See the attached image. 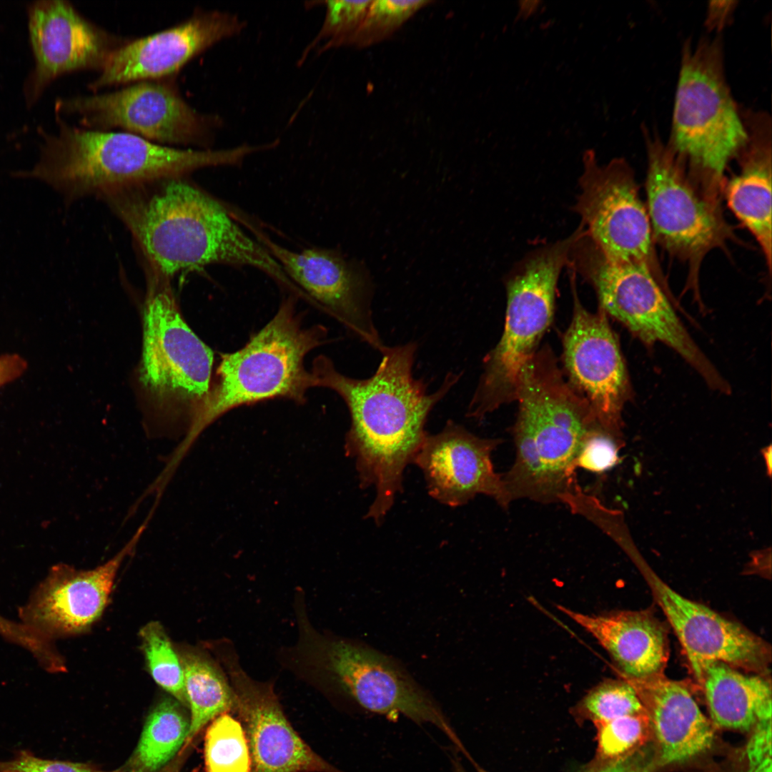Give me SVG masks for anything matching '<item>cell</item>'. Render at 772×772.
<instances>
[{
    "mask_svg": "<svg viewBox=\"0 0 772 772\" xmlns=\"http://www.w3.org/2000/svg\"><path fill=\"white\" fill-rule=\"evenodd\" d=\"M541 3L540 1H520L518 18L525 20L528 19L538 10Z\"/></svg>",
    "mask_w": 772,
    "mask_h": 772,
    "instance_id": "60d3db41",
    "label": "cell"
},
{
    "mask_svg": "<svg viewBox=\"0 0 772 772\" xmlns=\"http://www.w3.org/2000/svg\"><path fill=\"white\" fill-rule=\"evenodd\" d=\"M245 26L234 14L199 9L174 26L130 39L110 56L88 87L96 93L113 86L176 76L194 57L240 34Z\"/></svg>",
    "mask_w": 772,
    "mask_h": 772,
    "instance_id": "ac0fdd59",
    "label": "cell"
},
{
    "mask_svg": "<svg viewBox=\"0 0 772 772\" xmlns=\"http://www.w3.org/2000/svg\"><path fill=\"white\" fill-rule=\"evenodd\" d=\"M294 609L297 640L284 652L287 669L305 681L330 686L370 712L434 725L467 755L437 703L399 662L365 644L318 631L302 594L295 595Z\"/></svg>",
    "mask_w": 772,
    "mask_h": 772,
    "instance_id": "277c9868",
    "label": "cell"
},
{
    "mask_svg": "<svg viewBox=\"0 0 772 772\" xmlns=\"http://www.w3.org/2000/svg\"><path fill=\"white\" fill-rule=\"evenodd\" d=\"M234 696V711L244 730L252 772H344L317 754L285 716L273 685L244 670L228 640L213 645Z\"/></svg>",
    "mask_w": 772,
    "mask_h": 772,
    "instance_id": "9a60e30c",
    "label": "cell"
},
{
    "mask_svg": "<svg viewBox=\"0 0 772 772\" xmlns=\"http://www.w3.org/2000/svg\"><path fill=\"white\" fill-rule=\"evenodd\" d=\"M326 335L322 327L304 328L292 299L240 350L222 356L214 383L190 416L188 432L172 454L181 462L201 432L237 407L275 397L298 402L315 386L304 366L306 355Z\"/></svg>",
    "mask_w": 772,
    "mask_h": 772,
    "instance_id": "5b68a950",
    "label": "cell"
},
{
    "mask_svg": "<svg viewBox=\"0 0 772 772\" xmlns=\"http://www.w3.org/2000/svg\"><path fill=\"white\" fill-rule=\"evenodd\" d=\"M583 163L573 210L585 234L607 259L643 263L657 275L649 216L632 168L623 158L600 166L593 149L585 151Z\"/></svg>",
    "mask_w": 772,
    "mask_h": 772,
    "instance_id": "4fadbf2b",
    "label": "cell"
},
{
    "mask_svg": "<svg viewBox=\"0 0 772 772\" xmlns=\"http://www.w3.org/2000/svg\"><path fill=\"white\" fill-rule=\"evenodd\" d=\"M557 608L598 640L624 677L640 679L663 674L669 654L667 633L648 613L618 611L587 615L562 605Z\"/></svg>",
    "mask_w": 772,
    "mask_h": 772,
    "instance_id": "cb8c5ba5",
    "label": "cell"
},
{
    "mask_svg": "<svg viewBox=\"0 0 772 772\" xmlns=\"http://www.w3.org/2000/svg\"><path fill=\"white\" fill-rule=\"evenodd\" d=\"M597 751L591 761L605 763L618 760L640 748L650 731L646 712L594 723Z\"/></svg>",
    "mask_w": 772,
    "mask_h": 772,
    "instance_id": "1f68e13d",
    "label": "cell"
},
{
    "mask_svg": "<svg viewBox=\"0 0 772 772\" xmlns=\"http://www.w3.org/2000/svg\"><path fill=\"white\" fill-rule=\"evenodd\" d=\"M96 772H98V771H96ZM162 772H177V771H174V770H172V769L171 768V769H167V770H164V771H162Z\"/></svg>",
    "mask_w": 772,
    "mask_h": 772,
    "instance_id": "ee69618b",
    "label": "cell"
},
{
    "mask_svg": "<svg viewBox=\"0 0 772 772\" xmlns=\"http://www.w3.org/2000/svg\"><path fill=\"white\" fill-rule=\"evenodd\" d=\"M189 721L177 703L162 701L147 718L133 763L139 771L153 772L164 766L186 741Z\"/></svg>",
    "mask_w": 772,
    "mask_h": 772,
    "instance_id": "4316f807",
    "label": "cell"
},
{
    "mask_svg": "<svg viewBox=\"0 0 772 772\" xmlns=\"http://www.w3.org/2000/svg\"><path fill=\"white\" fill-rule=\"evenodd\" d=\"M28 19L35 62L24 88L28 105L60 75L81 70L99 72L131 39L92 22L68 1H34L28 8Z\"/></svg>",
    "mask_w": 772,
    "mask_h": 772,
    "instance_id": "e0dca14e",
    "label": "cell"
},
{
    "mask_svg": "<svg viewBox=\"0 0 772 772\" xmlns=\"http://www.w3.org/2000/svg\"><path fill=\"white\" fill-rule=\"evenodd\" d=\"M580 234L576 229L564 239L532 250L509 272L503 332L483 359L467 417L481 421L516 400L522 371L553 321L558 278Z\"/></svg>",
    "mask_w": 772,
    "mask_h": 772,
    "instance_id": "52a82bcc",
    "label": "cell"
},
{
    "mask_svg": "<svg viewBox=\"0 0 772 772\" xmlns=\"http://www.w3.org/2000/svg\"><path fill=\"white\" fill-rule=\"evenodd\" d=\"M747 746L748 772H768L771 763V720L758 723Z\"/></svg>",
    "mask_w": 772,
    "mask_h": 772,
    "instance_id": "8d00e7d4",
    "label": "cell"
},
{
    "mask_svg": "<svg viewBox=\"0 0 772 772\" xmlns=\"http://www.w3.org/2000/svg\"><path fill=\"white\" fill-rule=\"evenodd\" d=\"M570 263L594 288L599 307L646 345L665 344L681 355L710 387H731L693 340L658 276L646 264L607 259L584 232L572 246Z\"/></svg>",
    "mask_w": 772,
    "mask_h": 772,
    "instance_id": "ba28073f",
    "label": "cell"
},
{
    "mask_svg": "<svg viewBox=\"0 0 772 772\" xmlns=\"http://www.w3.org/2000/svg\"><path fill=\"white\" fill-rule=\"evenodd\" d=\"M175 79L140 81L112 91L60 99L56 114L74 115L89 129H119L164 146L211 149L222 119L192 107Z\"/></svg>",
    "mask_w": 772,
    "mask_h": 772,
    "instance_id": "9c48e42d",
    "label": "cell"
},
{
    "mask_svg": "<svg viewBox=\"0 0 772 772\" xmlns=\"http://www.w3.org/2000/svg\"><path fill=\"white\" fill-rule=\"evenodd\" d=\"M645 713L633 687L625 680L605 681L592 688L572 709L578 721L594 723Z\"/></svg>",
    "mask_w": 772,
    "mask_h": 772,
    "instance_id": "f1b7e54d",
    "label": "cell"
},
{
    "mask_svg": "<svg viewBox=\"0 0 772 772\" xmlns=\"http://www.w3.org/2000/svg\"><path fill=\"white\" fill-rule=\"evenodd\" d=\"M654 758L645 749L638 748L625 757L605 763L590 761L578 772H653Z\"/></svg>",
    "mask_w": 772,
    "mask_h": 772,
    "instance_id": "74e56055",
    "label": "cell"
},
{
    "mask_svg": "<svg viewBox=\"0 0 772 772\" xmlns=\"http://www.w3.org/2000/svg\"><path fill=\"white\" fill-rule=\"evenodd\" d=\"M501 442L449 420L440 432L426 435L412 463L422 472L429 495L442 504L461 506L481 494L507 509L512 500L492 462Z\"/></svg>",
    "mask_w": 772,
    "mask_h": 772,
    "instance_id": "ffe728a7",
    "label": "cell"
},
{
    "mask_svg": "<svg viewBox=\"0 0 772 772\" xmlns=\"http://www.w3.org/2000/svg\"><path fill=\"white\" fill-rule=\"evenodd\" d=\"M204 752L206 772H252L244 730L230 713L211 721L205 734Z\"/></svg>",
    "mask_w": 772,
    "mask_h": 772,
    "instance_id": "83f0119b",
    "label": "cell"
},
{
    "mask_svg": "<svg viewBox=\"0 0 772 772\" xmlns=\"http://www.w3.org/2000/svg\"><path fill=\"white\" fill-rule=\"evenodd\" d=\"M623 679L633 687L647 713L658 762L681 763L709 748L713 725L686 684L664 674Z\"/></svg>",
    "mask_w": 772,
    "mask_h": 772,
    "instance_id": "7402d4cb",
    "label": "cell"
},
{
    "mask_svg": "<svg viewBox=\"0 0 772 772\" xmlns=\"http://www.w3.org/2000/svg\"><path fill=\"white\" fill-rule=\"evenodd\" d=\"M0 772H96L76 763L39 758L26 750L8 761H0Z\"/></svg>",
    "mask_w": 772,
    "mask_h": 772,
    "instance_id": "e575fe53",
    "label": "cell"
},
{
    "mask_svg": "<svg viewBox=\"0 0 772 772\" xmlns=\"http://www.w3.org/2000/svg\"><path fill=\"white\" fill-rule=\"evenodd\" d=\"M26 368L27 362L18 354L0 355V387L19 377Z\"/></svg>",
    "mask_w": 772,
    "mask_h": 772,
    "instance_id": "ab89813d",
    "label": "cell"
},
{
    "mask_svg": "<svg viewBox=\"0 0 772 772\" xmlns=\"http://www.w3.org/2000/svg\"><path fill=\"white\" fill-rule=\"evenodd\" d=\"M145 523L111 559L91 570L58 565L23 609L26 625L44 637L74 635L88 630L101 616L117 573L133 553Z\"/></svg>",
    "mask_w": 772,
    "mask_h": 772,
    "instance_id": "44dd1931",
    "label": "cell"
},
{
    "mask_svg": "<svg viewBox=\"0 0 772 772\" xmlns=\"http://www.w3.org/2000/svg\"><path fill=\"white\" fill-rule=\"evenodd\" d=\"M620 440L596 426L585 437L574 462L575 470L600 473L613 467L619 460Z\"/></svg>",
    "mask_w": 772,
    "mask_h": 772,
    "instance_id": "836d02e7",
    "label": "cell"
},
{
    "mask_svg": "<svg viewBox=\"0 0 772 772\" xmlns=\"http://www.w3.org/2000/svg\"><path fill=\"white\" fill-rule=\"evenodd\" d=\"M144 268L147 292L140 381L159 408L187 410L191 416L210 388L213 353L182 317L171 279Z\"/></svg>",
    "mask_w": 772,
    "mask_h": 772,
    "instance_id": "30bf717a",
    "label": "cell"
},
{
    "mask_svg": "<svg viewBox=\"0 0 772 772\" xmlns=\"http://www.w3.org/2000/svg\"><path fill=\"white\" fill-rule=\"evenodd\" d=\"M0 634L25 647L43 663L53 655L49 640L26 625H17L0 616Z\"/></svg>",
    "mask_w": 772,
    "mask_h": 772,
    "instance_id": "d590c367",
    "label": "cell"
},
{
    "mask_svg": "<svg viewBox=\"0 0 772 772\" xmlns=\"http://www.w3.org/2000/svg\"><path fill=\"white\" fill-rule=\"evenodd\" d=\"M56 120L58 132L44 134L35 166L14 175L46 182L66 204L147 182L189 177L204 168L239 166L254 152L247 144L221 149L173 147L124 132L77 127L59 115Z\"/></svg>",
    "mask_w": 772,
    "mask_h": 772,
    "instance_id": "3957f363",
    "label": "cell"
},
{
    "mask_svg": "<svg viewBox=\"0 0 772 772\" xmlns=\"http://www.w3.org/2000/svg\"><path fill=\"white\" fill-rule=\"evenodd\" d=\"M763 458L765 460V462H766V466H767L768 475H771V445H769L768 447H766V448H764L763 450Z\"/></svg>",
    "mask_w": 772,
    "mask_h": 772,
    "instance_id": "7bdbcfd3",
    "label": "cell"
},
{
    "mask_svg": "<svg viewBox=\"0 0 772 772\" xmlns=\"http://www.w3.org/2000/svg\"><path fill=\"white\" fill-rule=\"evenodd\" d=\"M736 1H713L707 9L706 25L709 31H721L728 23L736 7Z\"/></svg>",
    "mask_w": 772,
    "mask_h": 772,
    "instance_id": "f35d334b",
    "label": "cell"
},
{
    "mask_svg": "<svg viewBox=\"0 0 772 772\" xmlns=\"http://www.w3.org/2000/svg\"><path fill=\"white\" fill-rule=\"evenodd\" d=\"M568 268L573 309L562 342L568 382L588 401L598 425L619 439L622 412L631 395L623 357L608 315L600 307L593 313L582 305L575 287L576 272L573 266Z\"/></svg>",
    "mask_w": 772,
    "mask_h": 772,
    "instance_id": "5bb4252c",
    "label": "cell"
},
{
    "mask_svg": "<svg viewBox=\"0 0 772 772\" xmlns=\"http://www.w3.org/2000/svg\"><path fill=\"white\" fill-rule=\"evenodd\" d=\"M701 685L713 726L751 731L758 723L771 720V685L760 674L746 675L715 663L706 668Z\"/></svg>",
    "mask_w": 772,
    "mask_h": 772,
    "instance_id": "d4e9b609",
    "label": "cell"
},
{
    "mask_svg": "<svg viewBox=\"0 0 772 772\" xmlns=\"http://www.w3.org/2000/svg\"><path fill=\"white\" fill-rule=\"evenodd\" d=\"M518 415L530 425L555 502L573 491L574 462L588 432L596 426L588 401L566 381L548 345L524 367L516 400Z\"/></svg>",
    "mask_w": 772,
    "mask_h": 772,
    "instance_id": "8fae6325",
    "label": "cell"
},
{
    "mask_svg": "<svg viewBox=\"0 0 772 772\" xmlns=\"http://www.w3.org/2000/svg\"><path fill=\"white\" fill-rule=\"evenodd\" d=\"M168 177L99 198L124 224L147 265L169 279L213 264L248 266L280 284V264L239 227L227 207L190 182Z\"/></svg>",
    "mask_w": 772,
    "mask_h": 772,
    "instance_id": "7a4b0ae2",
    "label": "cell"
},
{
    "mask_svg": "<svg viewBox=\"0 0 772 772\" xmlns=\"http://www.w3.org/2000/svg\"><path fill=\"white\" fill-rule=\"evenodd\" d=\"M417 344L386 346L371 377L355 379L339 372L321 356L311 373L315 386L335 391L346 403L351 425L345 450L353 459L360 486L373 488L374 500L366 518L384 520L402 491L403 472L422 445L429 414L457 382L461 374L449 372L441 386L427 392V383L412 373Z\"/></svg>",
    "mask_w": 772,
    "mask_h": 772,
    "instance_id": "6da1fadb",
    "label": "cell"
},
{
    "mask_svg": "<svg viewBox=\"0 0 772 772\" xmlns=\"http://www.w3.org/2000/svg\"><path fill=\"white\" fill-rule=\"evenodd\" d=\"M139 635L153 679L181 703L188 706L180 658L162 625L156 621L150 622L141 629Z\"/></svg>",
    "mask_w": 772,
    "mask_h": 772,
    "instance_id": "f546056e",
    "label": "cell"
},
{
    "mask_svg": "<svg viewBox=\"0 0 772 772\" xmlns=\"http://www.w3.org/2000/svg\"><path fill=\"white\" fill-rule=\"evenodd\" d=\"M308 298L320 303L362 342L382 352L386 345L373 321L372 285L366 269L340 252L320 247L294 251L274 242L244 215L237 216Z\"/></svg>",
    "mask_w": 772,
    "mask_h": 772,
    "instance_id": "2e32d148",
    "label": "cell"
},
{
    "mask_svg": "<svg viewBox=\"0 0 772 772\" xmlns=\"http://www.w3.org/2000/svg\"><path fill=\"white\" fill-rule=\"evenodd\" d=\"M649 583L700 684L706 668L715 663L758 673L766 671L771 651L765 640L740 624L683 597L657 577L651 576Z\"/></svg>",
    "mask_w": 772,
    "mask_h": 772,
    "instance_id": "d6986e66",
    "label": "cell"
},
{
    "mask_svg": "<svg viewBox=\"0 0 772 772\" xmlns=\"http://www.w3.org/2000/svg\"><path fill=\"white\" fill-rule=\"evenodd\" d=\"M648 157L646 208L653 237L668 252L698 262L728 234L717 199L692 182L683 160L658 134L642 127Z\"/></svg>",
    "mask_w": 772,
    "mask_h": 772,
    "instance_id": "7c38bea8",
    "label": "cell"
},
{
    "mask_svg": "<svg viewBox=\"0 0 772 772\" xmlns=\"http://www.w3.org/2000/svg\"><path fill=\"white\" fill-rule=\"evenodd\" d=\"M747 140L738 154L740 169L727 183L735 216L753 235L771 267V119L764 111L741 109Z\"/></svg>",
    "mask_w": 772,
    "mask_h": 772,
    "instance_id": "603a6c76",
    "label": "cell"
},
{
    "mask_svg": "<svg viewBox=\"0 0 772 772\" xmlns=\"http://www.w3.org/2000/svg\"><path fill=\"white\" fill-rule=\"evenodd\" d=\"M372 1H326L325 15L316 36L304 51L302 59L314 49L322 52L330 49L349 46L362 22Z\"/></svg>",
    "mask_w": 772,
    "mask_h": 772,
    "instance_id": "d6a6232c",
    "label": "cell"
},
{
    "mask_svg": "<svg viewBox=\"0 0 772 772\" xmlns=\"http://www.w3.org/2000/svg\"><path fill=\"white\" fill-rule=\"evenodd\" d=\"M452 763L454 767L455 772H467L462 767V764L460 763V761L457 759V758L455 757L452 758ZM473 766H475L477 772H488L481 768L480 766H478L476 763H474Z\"/></svg>",
    "mask_w": 772,
    "mask_h": 772,
    "instance_id": "b9f144b4",
    "label": "cell"
},
{
    "mask_svg": "<svg viewBox=\"0 0 772 772\" xmlns=\"http://www.w3.org/2000/svg\"><path fill=\"white\" fill-rule=\"evenodd\" d=\"M747 140V132L727 83L723 40L685 41L668 145L689 174L717 196L724 172Z\"/></svg>",
    "mask_w": 772,
    "mask_h": 772,
    "instance_id": "8992f818",
    "label": "cell"
},
{
    "mask_svg": "<svg viewBox=\"0 0 772 772\" xmlns=\"http://www.w3.org/2000/svg\"><path fill=\"white\" fill-rule=\"evenodd\" d=\"M432 1H372L349 46L367 47L392 35L416 12Z\"/></svg>",
    "mask_w": 772,
    "mask_h": 772,
    "instance_id": "4dcf8cb0",
    "label": "cell"
},
{
    "mask_svg": "<svg viewBox=\"0 0 772 772\" xmlns=\"http://www.w3.org/2000/svg\"><path fill=\"white\" fill-rule=\"evenodd\" d=\"M182 663L187 705L191 711L186 743L218 716L233 712L234 696L224 670L205 653L183 649Z\"/></svg>",
    "mask_w": 772,
    "mask_h": 772,
    "instance_id": "484cf974",
    "label": "cell"
}]
</instances>
